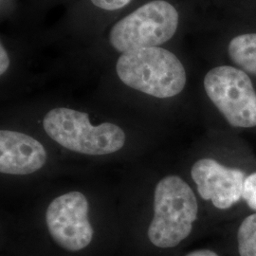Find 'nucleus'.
Listing matches in <instances>:
<instances>
[{"label":"nucleus","instance_id":"11","mask_svg":"<svg viewBox=\"0 0 256 256\" xmlns=\"http://www.w3.org/2000/svg\"><path fill=\"white\" fill-rule=\"evenodd\" d=\"M242 198L250 209L256 210V173L246 178Z\"/></svg>","mask_w":256,"mask_h":256},{"label":"nucleus","instance_id":"9","mask_svg":"<svg viewBox=\"0 0 256 256\" xmlns=\"http://www.w3.org/2000/svg\"><path fill=\"white\" fill-rule=\"evenodd\" d=\"M229 54L234 64L256 76V34L234 37L230 42Z\"/></svg>","mask_w":256,"mask_h":256},{"label":"nucleus","instance_id":"8","mask_svg":"<svg viewBox=\"0 0 256 256\" xmlns=\"http://www.w3.org/2000/svg\"><path fill=\"white\" fill-rule=\"evenodd\" d=\"M46 160V149L36 138L14 130L0 131L1 174H34L45 166Z\"/></svg>","mask_w":256,"mask_h":256},{"label":"nucleus","instance_id":"2","mask_svg":"<svg viewBox=\"0 0 256 256\" xmlns=\"http://www.w3.org/2000/svg\"><path fill=\"white\" fill-rule=\"evenodd\" d=\"M198 204L188 183L178 176H167L156 186L154 216L148 227V238L158 248L178 246L192 232Z\"/></svg>","mask_w":256,"mask_h":256},{"label":"nucleus","instance_id":"12","mask_svg":"<svg viewBox=\"0 0 256 256\" xmlns=\"http://www.w3.org/2000/svg\"><path fill=\"white\" fill-rule=\"evenodd\" d=\"M131 0H92V3L106 10H116L126 7Z\"/></svg>","mask_w":256,"mask_h":256},{"label":"nucleus","instance_id":"3","mask_svg":"<svg viewBox=\"0 0 256 256\" xmlns=\"http://www.w3.org/2000/svg\"><path fill=\"white\" fill-rule=\"evenodd\" d=\"M46 135L66 149L82 155H110L126 144L124 131L115 124L92 126L86 113L66 108L50 110L43 120Z\"/></svg>","mask_w":256,"mask_h":256},{"label":"nucleus","instance_id":"7","mask_svg":"<svg viewBox=\"0 0 256 256\" xmlns=\"http://www.w3.org/2000/svg\"><path fill=\"white\" fill-rule=\"evenodd\" d=\"M191 176L200 196L218 209H229L242 198L246 176L239 169L228 168L212 158H202L192 165Z\"/></svg>","mask_w":256,"mask_h":256},{"label":"nucleus","instance_id":"10","mask_svg":"<svg viewBox=\"0 0 256 256\" xmlns=\"http://www.w3.org/2000/svg\"><path fill=\"white\" fill-rule=\"evenodd\" d=\"M240 256H256V214L245 218L238 229Z\"/></svg>","mask_w":256,"mask_h":256},{"label":"nucleus","instance_id":"4","mask_svg":"<svg viewBox=\"0 0 256 256\" xmlns=\"http://www.w3.org/2000/svg\"><path fill=\"white\" fill-rule=\"evenodd\" d=\"M178 12L164 0H153L120 20L110 30L111 46L120 52L153 48L174 36Z\"/></svg>","mask_w":256,"mask_h":256},{"label":"nucleus","instance_id":"14","mask_svg":"<svg viewBox=\"0 0 256 256\" xmlns=\"http://www.w3.org/2000/svg\"><path fill=\"white\" fill-rule=\"evenodd\" d=\"M186 256H218L214 252L210 250H198L190 252Z\"/></svg>","mask_w":256,"mask_h":256},{"label":"nucleus","instance_id":"6","mask_svg":"<svg viewBox=\"0 0 256 256\" xmlns=\"http://www.w3.org/2000/svg\"><path fill=\"white\" fill-rule=\"evenodd\" d=\"M88 212L90 203L82 192L72 191L55 198L46 210V227L55 243L70 252L88 247L94 236Z\"/></svg>","mask_w":256,"mask_h":256},{"label":"nucleus","instance_id":"1","mask_svg":"<svg viewBox=\"0 0 256 256\" xmlns=\"http://www.w3.org/2000/svg\"><path fill=\"white\" fill-rule=\"evenodd\" d=\"M116 72L129 88L160 99L180 94L186 84L182 62L173 52L158 46L122 54Z\"/></svg>","mask_w":256,"mask_h":256},{"label":"nucleus","instance_id":"5","mask_svg":"<svg viewBox=\"0 0 256 256\" xmlns=\"http://www.w3.org/2000/svg\"><path fill=\"white\" fill-rule=\"evenodd\" d=\"M204 88L232 126H256V92L245 72L229 66L214 68L206 74Z\"/></svg>","mask_w":256,"mask_h":256},{"label":"nucleus","instance_id":"13","mask_svg":"<svg viewBox=\"0 0 256 256\" xmlns=\"http://www.w3.org/2000/svg\"><path fill=\"white\" fill-rule=\"evenodd\" d=\"M10 66L9 55L3 45L0 46V74L3 75Z\"/></svg>","mask_w":256,"mask_h":256}]
</instances>
